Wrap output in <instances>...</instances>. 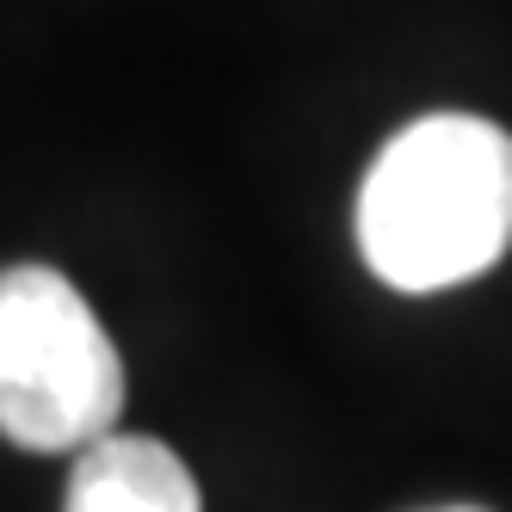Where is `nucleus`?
Returning a JSON list of instances; mask_svg holds the SVG:
<instances>
[{"label":"nucleus","instance_id":"obj_1","mask_svg":"<svg viewBox=\"0 0 512 512\" xmlns=\"http://www.w3.org/2000/svg\"><path fill=\"white\" fill-rule=\"evenodd\" d=\"M512 247V136L475 112H432L383 142L358 186V253L389 290L432 297Z\"/></svg>","mask_w":512,"mask_h":512},{"label":"nucleus","instance_id":"obj_2","mask_svg":"<svg viewBox=\"0 0 512 512\" xmlns=\"http://www.w3.org/2000/svg\"><path fill=\"white\" fill-rule=\"evenodd\" d=\"M124 414V358L56 266L0 272V438L38 457L81 451Z\"/></svg>","mask_w":512,"mask_h":512},{"label":"nucleus","instance_id":"obj_3","mask_svg":"<svg viewBox=\"0 0 512 512\" xmlns=\"http://www.w3.org/2000/svg\"><path fill=\"white\" fill-rule=\"evenodd\" d=\"M62 512H204V500L173 445L112 426L75 451Z\"/></svg>","mask_w":512,"mask_h":512},{"label":"nucleus","instance_id":"obj_4","mask_svg":"<svg viewBox=\"0 0 512 512\" xmlns=\"http://www.w3.org/2000/svg\"><path fill=\"white\" fill-rule=\"evenodd\" d=\"M432 512H488V506H432Z\"/></svg>","mask_w":512,"mask_h":512}]
</instances>
